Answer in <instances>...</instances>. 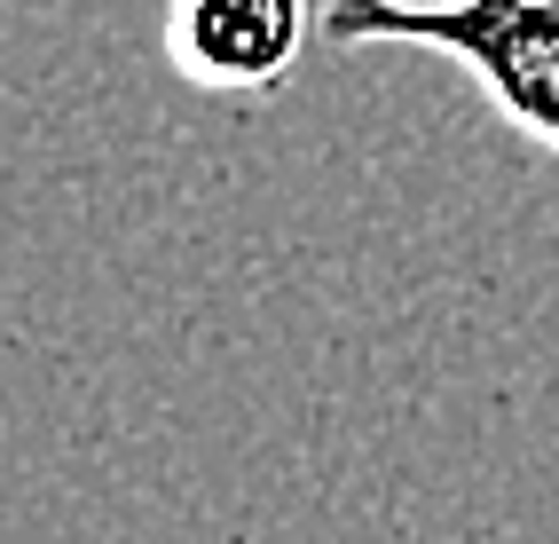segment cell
Instances as JSON below:
<instances>
[{"label": "cell", "instance_id": "cell-1", "mask_svg": "<svg viewBox=\"0 0 559 544\" xmlns=\"http://www.w3.org/2000/svg\"><path fill=\"white\" fill-rule=\"evenodd\" d=\"M323 48H418L457 63L480 103L559 158V0H316Z\"/></svg>", "mask_w": 559, "mask_h": 544}]
</instances>
